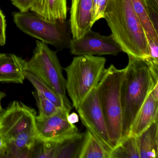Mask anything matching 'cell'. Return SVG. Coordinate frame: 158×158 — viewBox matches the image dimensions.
<instances>
[{"instance_id": "22", "label": "cell", "mask_w": 158, "mask_h": 158, "mask_svg": "<svg viewBox=\"0 0 158 158\" xmlns=\"http://www.w3.org/2000/svg\"><path fill=\"white\" fill-rule=\"evenodd\" d=\"M33 94L39 110V114L36 116V120H43L49 117L56 113L61 109L57 107L49 100L43 97L36 90L35 92H33Z\"/></svg>"}, {"instance_id": "14", "label": "cell", "mask_w": 158, "mask_h": 158, "mask_svg": "<svg viewBox=\"0 0 158 158\" xmlns=\"http://www.w3.org/2000/svg\"><path fill=\"white\" fill-rule=\"evenodd\" d=\"M158 101L150 93L135 119L128 136L137 137L158 120Z\"/></svg>"}, {"instance_id": "31", "label": "cell", "mask_w": 158, "mask_h": 158, "mask_svg": "<svg viewBox=\"0 0 158 158\" xmlns=\"http://www.w3.org/2000/svg\"><path fill=\"white\" fill-rule=\"evenodd\" d=\"M150 94L155 100L158 101V81L153 86L151 91Z\"/></svg>"}, {"instance_id": "10", "label": "cell", "mask_w": 158, "mask_h": 158, "mask_svg": "<svg viewBox=\"0 0 158 158\" xmlns=\"http://www.w3.org/2000/svg\"><path fill=\"white\" fill-rule=\"evenodd\" d=\"M69 49L75 56L117 55L122 52L111 35H102L91 29L80 38H73Z\"/></svg>"}, {"instance_id": "28", "label": "cell", "mask_w": 158, "mask_h": 158, "mask_svg": "<svg viewBox=\"0 0 158 158\" xmlns=\"http://www.w3.org/2000/svg\"><path fill=\"white\" fill-rule=\"evenodd\" d=\"M6 21L5 16L0 9V46H4L6 41Z\"/></svg>"}, {"instance_id": "16", "label": "cell", "mask_w": 158, "mask_h": 158, "mask_svg": "<svg viewBox=\"0 0 158 158\" xmlns=\"http://www.w3.org/2000/svg\"><path fill=\"white\" fill-rule=\"evenodd\" d=\"M37 142L35 129L25 131L8 142L6 152L14 157H24L23 155L25 157H28L27 154H30Z\"/></svg>"}, {"instance_id": "32", "label": "cell", "mask_w": 158, "mask_h": 158, "mask_svg": "<svg viewBox=\"0 0 158 158\" xmlns=\"http://www.w3.org/2000/svg\"><path fill=\"white\" fill-rule=\"evenodd\" d=\"M6 95L4 92H2V91H0V113L2 111L3 109H2V107L1 105V101L2 98L6 97Z\"/></svg>"}, {"instance_id": "4", "label": "cell", "mask_w": 158, "mask_h": 158, "mask_svg": "<svg viewBox=\"0 0 158 158\" xmlns=\"http://www.w3.org/2000/svg\"><path fill=\"white\" fill-rule=\"evenodd\" d=\"M106 63L104 57L76 56L71 63L64 68L67 76L65 79L66 92L76 110L97 87L104 73Z\"/></svg>"}, {"instance_id": "3", "label": "cell", "mask_w": 158, "mask_h": 158, "mask_svg": "<svg viewBox=\"0 0 158 158\" xmlns=\"http://www.w3.org/2000/svg\"><path fill=\"white\" fill-rule=\"evenodd\" d=\"M125 68L119 69L111 64L105 69L97 87V94L113 148L121 141L123 109L121 89Z\"/></svg>"}, {"instance_id": "23", "label": "cell", "mask_w": 158, "mask_h": 158, "mask_svg": "<svg viewBox=\"0 0 158 158\" xmlns=\"http://www.w3.org/2000/svg\"><path fill=\"white\" fill-rule=\"evenodd\" d=\"M148 46L149 55L148 59L145 60L148 64L152 75L155 80H158V41L152 39L146 34Z\"/></svg>"}, {"instance_id": "30", "label": "cell", "mask_w": 158, "mask_h": 158, "mask_svg": "<svg viewBox=\"0 0 158 158\" xmlns=\"http://www.w3.org/2000/svg\"><path fill=\"white\" fill-rule=\"evenodd\" d=\"M67 119L69 123L74 124L76 123H78L79 121V116L77 114L73 112L72 113L69 114Z\"/></svg>"}, {"instance_id": "7", "label": "cell", "mask_w": 158, "mask_h": 158, "mask_svg": "<svg viewBox=\"0 0 158 158\" xmlns=\"http://www.w3.org/2000/svg\"><path fill=\"white\" fill-rule=\"evenodd\" d=\"M77 111L87 130L110 154L114 148L110 140L105 118L98 98L97 87L87 96Z\"/></svg>"}, {"instance_id": "21", "label": "cell", "mask_w": 158, "mask_h": 158, "mask_svg": "<svg viewBox=\"0 0 158 158\" xmlns=\"http://www.w3.org/2000/svg\"><path fill=\"white\" fill-rule=\"evenodd\" d=\"M134 11L145 33L152 39L158 41V32L155 30L142 0H131Z\"/></svg>"}, {"instance_id": "17", "label": "cell", "mask_w": 158, "mask_h": 158, "mask_svg": "<svg viewBox=\"0 0 158 158\" xmlns=\"http://www.w3.org/2000/svg\"><path fill=\"white\" fill-rule=\"evenodd\" d=\"M85 135L78 132L60 142L55 158H79Z\"/></svg>"}, {"instance_id": "19", "label": "cell", "mask_w": 158, "mask_h": 158, "mask_svg": "<svg viewBox=\"0 0 158 158\" xmlns=\"http://www.w3.org/2000/svg\"><path fill=\"white\" fill-rule=\"evenodd\" d=\"M110 158H140L137 137L128 136L113 148Z\"/></svg>"}, {"instance_id": "18", "label": "cell", "mask_w": 158, "mask_h": 158, "mask_svg": "<svg viewBox=\"0 0 158 158\" xmlns=\"http://www.w3.org/2000/svg\"><path fill=\"white\" fill-rule=\"evenodd\" d=\"M24 75L25 78L31 82L36 91L43 97L49 100L59 108H68L65 105L62 98L41 78L27 70L26 68L24 71Z\"/></svg>"}, {"instance_id": "25", "label": "cell", "mask_w": 158, "mask_h": 158, "mask_svg": "<svg viewBox=\"0 0 158 158\" xmlns=\"http://www.w3.org/2000/svg\"><path fill=\"white\" fill-rule=\"evenodd\" d=\"M152 23L158 32V0H142Z\"/></svg>"}, {"instance_id": "1", "label": "cell", "mask_w": 158, "mask_h": 158, "mask_svg": "<svg viewBox=\"0 0 158 158\" xmlns=\"http://www.w3.org/2000/svg\"><path fill=\"white\" fill-rule=\"evenodd\" d=\"M103 18L122 52L144 60L148 59V46L146 33L131 0H108Z\"/></svg>"}, {"instance_id": "20", "label": "cell", "mask_w": 158, "mask_h": 158, "mask_svg": "<svg viewBox=\"0 0 158 158\" xmlns=\"http://www.w3.org/2000/svg\"><path fill=\"white\" fill-rule=\"evenodd\" d=\"M85 141L79 158H110L107 152L89 131H86Z\"/></svg>"}, {"instance_id": "13", "label": "cell", "mask_w": 158, "mask_h": 158, "mask_svg": "<svg viewBox=\"0 0 158 158\" xmlns=\"http://www.w3.org/2000/svg\"><path fill=\"white\" fill-rule=\"evenodd\" d=\"M67 0H35L30 11L49 21H66Z\"/></svg>"}, {"instance_id": "8", "label": "cell", "mask_w": 158, "mask_h": 158, "mask_svg": "<svg viewBox=\"0 0 158 158\" xmlns=\"http://www.w3.org/2000/svg\"><path fill=\"white\" fill-rule=\"evenodd\" d=\"M36 112L15 101L0 113V134L7 142L20 133L35 129Z\"/></svg>"}, {"instance_id": "29", "label": "cell", "mask_w": 158, "mask_h": 158, "mask_svg": "<svg viewBox=\"0 0 158 158\" xmlns=\"http://www.w3.org/2000/svg\"><path fill=\"white\" fill-rule=\"evenodd\" d=\"M8 148V142L4 137L0 134V156L3 155L7 151Z\"/></svg>"}, {"instance_id": "5", "label": "cell", "mask_w": 158, "mask_h": 158, "mask_svg": "<svg viewBox=\"0 0 158 158\" xmlns=\"http://www.w3.org/2000/svg\"><path fill=\"white\" fill-rule=\"evenodd\" d=\"M14 22L23 33L50 44L58 51L69 48L73 38L69 21H49L33 12L13 13Z\"/></svg>"}, {"instance_id": "6", "label": "cell", "mask_w": 158, "mask_h": 158, "mask_svg": "<svg viewBox=\"0 0 158 158\" xmlns=\"http://www.w3.org/2000/svg\"><path fill=\"white\" fill-rule=\"evenodd\" d=\"M26 68L54 89L66 107L72 110L73 105L66 96V80L56 51L51 49L46 43L37 40L33 56L26 61Z\"/></svg>"}, {"instance_id": "27", "label": "cell", "mask_w": 158, "mask_h": 158, "mask_svg": "<svg viewBox=\"0 0 158 158\" xmlns=\"http://www.w3.org/2000/svg\"><path fill=\"white\" fill-rule=\"evenodd\" d=\"M12 4L16 7L20 12L30 11L34 4L35 0H10Z\"/></svg>"}, {"instance_id": "26", "label": "cell", "mask_w": 158, "mask_h": 158, "mask_svg": "<svg viewBox=\"0 0 158 158\" xmlns=\"http://www.w3.org/2000/svg\"><path fill=\"white\" fill-rule=\"evenodd\" d=\"M108 0H94L91 24L92 26L96 22L103 18L104 12Z\"/></svg>"}, {"instance_id": "12", "label": "cell", "mask_w": 158, "mask_h": 158, "mask_svg": "<svg viewBox=\"0 0 158 158\" xmlns=\"http://www.w3.org/2000/svg\"><path fill=\"white\" fill-rule=\"evenodd\" d=\"M26 61L13 54L0 53V82L23 84Z\"/></svg>"}, {"instance_id": "24", "label": "cell", "mask_w": 158, "mask_h": 158, "mask_svg": "<svg viewBox=\"0 0 158 158\" xmlns=\"http://www.w3.org/2000/svg\"><path fill=\"white\" fill-rule=\"evenodd\" d=\"M40 142L42 143V146L40 148L35 157L55 158L60 142Z\"/></svg>"}, {"instance_id": "9", "label": "cell", "mask_w": 158, "mask_h": 158, "mask_svg": "<svg viewBox=\"0 0 158 158\" xmlns=\"http://www.w3.org/2000/svg\"><path fill=\"white\" fill-rule=\"evenodd\" d=\"M71 110L61 108L53 115L35 121V131L38 141L60 142L78 132L77 126L68 121Z\"/></svg>"}, {"instance_id": "11", "label": "cell", "mask_w": 158, "mask_h": 158, "mask_svg": "<svg viewBox=\"0 0 158 158\" xmlns=\"http://www.w3.org/2000/svg\"><path fill=\"white\" fill-rule=\"evenodd\" d=\"M94 0H72L70 19L73 39H79L91 29Z\"/></svg>"}, {"instance_id": "2", "label": "cell", "mask_w": 158, "mask_h": 158, "mask_svg": "<svg viewBox=\"0 0 158 158\" xmlns=\"http://www.w3.org/2000/svg\"><path fill=\"white\" fill-rule=\"evenodd\" d=\"M128 63L121 89L123 109L122 139L129 135L142 105L158 80H155L144 60L128 55Z\"/></svg>"}, {"instance_id": "15", "label": "cell", "mask_w": 158, "mask_h": 158, "mask_svg": "<svg viewBox=\"0 0 158 158\" xmlns=\"http://www.w3.org/2000/svg\"><path fill=\"white\" fill-rule=\"evenodd\" d=\"M140 158H158V120L155 121L138 136Z\"/></svg>"}]
</instances>
